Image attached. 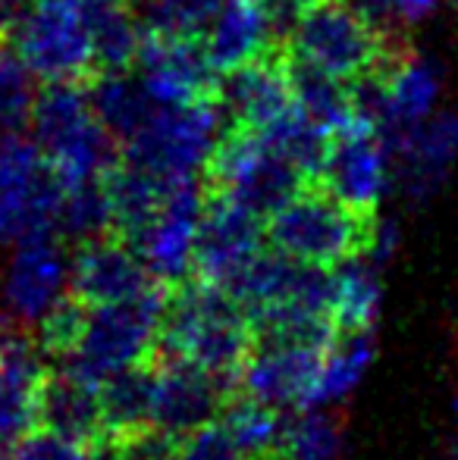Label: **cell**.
<instances>
[{
  "label": "cell",
  "mask_w": 458,
  "mask_h": 460,
  "mask_svg": "<svg viewBox=\"0 0 458 460\" xmlns=\"http://www.w3.org/2000/svg\"><path fill=\"white\" fill-rule=\"evenodd\" d=\"M251 341L255 332L242 304L220 285L189 276L166 295L154 358L189 360L232 385Z\"/></svg>",
  "instance_id": "cell-1"
},
{
  "label": "cell",
  "mask_w": 458,
  "mask_h": 460,
  "mask_svg": "<svg viewBox=\"0 0 458 460\" xmlns=\"http://www.w3.org/2000/svg\"><path fill=\"white\" fill-rule=\"evenodd\" d=\"M286 31L283 48L295 69L346 88L373 79L399 48L355 10L352 0H311Z\"/></svg>",
  "instance_id": "cell-2"
},
{
  "label": "cell",
  "mask_w": 458,
  "mask_h": 460,
  "mask_svg": "<svg viewBox=\"0 0 458 460\" xmlns=\"http://www.w3.org/2000/svg\"><path fill=\"white\" fill-rule=\"evenodd\" d=\"M373 223V213L352 210L324 185L308 179L264 219V238L292 261L330 270L348 257L367 254Z\"/></svg>",
  "instance_id": "cell-3"
},
{
  "label": "cell",
  "mask_w": 458,
  "mask_h": 460,
  "mask_svg": "<svg viewBox=\"0 0 458 460\" xmlns=\"http://www.w3.org/2000/svg\"><path fill=\"white\" fill-rule=\"evenodd\" d=\"M35 145L63 188L98 182L120 157L113 135L98 119L88 85L54 82L41 88L31 113Z\"/></svg>",
  "instance_id": "cell-4"
},
{
  "label": "cell",
  "mask_w": 458,
  "mask_h": 460,
  "mask_svg": "<svg viewBox=\"0 0 458 460\" xmlns=\"http://www.w3.org/2000/svg\"><path fill=\"white\" fill-rule=\"evenodd\" d=\"M164 285H157L132 301L88 307L79 339L60 358V369L98 385L120 369L151 360L164 316Z\"/></svg>",
  "instance_id": "cell-5"
},
{
  "label": "cell",
  "mask_w": 458,
  "mask_h": 460,
  "mask_svg": "<svg viewBox=\"0 0 458 460\" xmlns=\"http://www.w3.org/2000/svg\"><path fill=\"white\" fill-rule=\"evenodd\" d=\"M6 41L44 85H92L98 79L85 0H29Z\"/></svg>",
  "instance_id": "cell-6"
},
{
  "label": "cell",
  "mask_w": 458,
  "mask_h": 460,
  "mask_svg": "<svg viewBox=\"0 0 458 460\" xmlns=\"http://www.w3.org/2000/svg\"><path fill=\"white\" fill-rule=\"evenodd\" d=\"M202 172L208 191L238 200L264 219L301 182H308L264 135L238 126L217 135Z\"/></svg>",
  "instance_id": "cell-7"
},
{
  "label": "cell",
  "mask_w": 458,
  "mask_h": 460,
  "mask_svg": "<svg viewBox=\"0 0 458 460\" xmlns=\"http://www.w3.org/2000/svg\"><path fill=\"white\" fill-rule=\"evenodd\" d=\"M220 103H154L120 145V160L164 179H195L220 135Z\"/></svg>",
  "instance_id": "cell-8"
},
{
  "label": "cell",
  "mask_w": 458,
  "mask_h": 460,
  "mask_svg": "<svg viewBox=\"0 0 458 460\" xmlns=\"http://www.w3.org/2000/svg\"><path fill=\"white\" fill-rule=\"evenodd\" d=\"M63 185L35 141L0 138V242L57 232Z\"/></svg>",
  "instance_id": "cell-9"
},
{
  "label": "cell",
  "mask_w": 458,
  "mask_h": 460,
  "mask_svg": "<svg viewBox=\"0 0 458 460\" xmlns=\"http://www.w3.org/2000/svg\"><path fill=\"white\" fill-rule=\"evenodd\" d=\"M132 75L160 107L220 103V75L208 63L202 35H179L141 25Z\"/></svg>",
  "instance_id": "cell-10"
},
{
  "label": "cell",
  "mask_w": 458,
  "mask_h": 460,
  "mask_svg": "<svg viewBox=\"0 0 458 460\" xmlns=\"http://www.w3.org/2000/svg\"><path fill=\"white\" fill-rule=\"evenodd\" d=\"M390 151L380 138V126L367 110L327 135V151L314 182L324 185L358 213H377L390 185Z\"/></svg>",
  "instance_id": "cell-11"
},
{
  "label": "cell",
  "mask_w": 458,
  "mask_h": 460,
  "mask_svg": "<svg viewBox=\"0 0 458 460\" xmlns=\"http://www.w3.org/2000/svg\"><path fill=\"white\" fill-rule=\"evenodd\" d=\"M69 291V257L50 235L19 238L0 273V310L13 329H35Z\"/></svg>",
  "instance_id": "cell-12"
},
{
  "label": "cell",
  "mask_w": 458,
  "mask_h": 460,
  "mask_svg": "<svg viewBox=\"0 0 458 460\" xmlns=\"http://www.w3.org/2000/svg\"><path fill=\"white\" fill-rule=\"evenodd\" d=\"M202 207L204 191L195 179H179L166 191L164 204L154 210V217L126 238L151 279L164 288H173L192 276Z\"/></svg>",
  "instance_id": "cell-13"
},
{
  "label": "cell",
  "mask_w": 458,
  "mask_h": 460,
  "mask_svg": "<svg viewBox=\"0 0 458 460\" xmlns=\"http://www.w3.org/2000/svg\"><path fill=\"white\" fill-rule=\"evenodd\" d=\"M264 251V217L223 194L204 191L195 235L192 273L220 288H232L238 276Z\"/></svg>",
  "instance_id": "cell-14"
},
{
  "label": "cell",
  "mask_w": 458,
  "mask_h": 460,
  "mask_svg": "<svg viewBox=\"0 0 458 460\" xmlns=\"http://www.w3.org/2000/svg\"><path fill=\"white\" fill-rule=\"evenodd\" d=\"M324 348L327 341L255 335L248 358L238 369V382L248 398L264 401L276 411L286 407L311 411Z\"/></svg>",
  "instance_id": "cell-15"
},
{
  "label": "cell",
  "mask_w": 458,
  "mask_h": 460,
  "mask_svg": "<svg viewBox=\"0 0 458 460\" xmlns=\"http://www.w3.org/2000/svg\"><path fill=\"white\" fill-rule=\"evenodd\" d=\"M223 79L227 85H220V110L229 113V126L267 135L299 110L295 66L283 44Z\"/></svg>",
  "instance_id": "cell-16"
},
{
  "label": "cell",
  "mask_w": 458,
  "mask_h": 460,
  "mask_svg": "<svg viewBox=\"0 0 458 460\" xmlns=\"http://www.w3.org/2000/svg\"><path fill=\"white\" fill-rule=\"evenodd\" d=\"M157 288L135 248L116 232L82 238L69 261V295L85 307L120 304Z\"/></svg>",
  "instance_id": "cell-17"
},
{
  "label": "cell",
  "mask_w": 458,
  "mask_h": 460,
  "mask_svg": "<svg viewBox=\"0 0 458 460\" xmlns=\"http://www.w3.org/2000/svg\"><path fill=\"white\" fill-rule=\"evenodd\" d=\"M229 382L217 379L208 369L176 358H157L151 392V429L170 438L211 423L220 413Z\"/></svg>",
  "instance_id": "cell-18"
},
{
  "label": "cell",
  "mask_w": 458,
  "mask_h": 460,
  "mask_svg": "<svg viewBox=\"0 0 458 460\" xmlns=\"http://www.w3.org/2000/svg\"><path fill=\"white\" fill-rule=\"evenodd\" d=\"M48 379L44 351L25 329L4 326L0 335V448L16 445L38 426L41 388Z\"/></svg>",
  "instance_id": "cell-19"
},
{
  "label": "cell",
  "mask_w": 458,
  "mask_h": 460,
  "mask_svg": "<svg viewBox=\"0 0 458 460\" xmlns=\"http://www.w3.org/2000/svg\"><path fill=\"white\" fill-rule=\"evenodd\" d=\"M202 44L214 73L229 75L245 63L276 48V25L257 0H223L202 31Z\"/></svg>",
  "instance_id": "cell-20"
},
{
  "label": "cell",
  "mask_w": 458,
  "mask_h": 460,
  "mask_svg": "<svg viewBox=\"0 0 458 460\" xmlns=\"http://www.w3.org/2000/svg\"><path fill=\"white\" fill-rule=\"evenodd\" d=\"M38 423L44 429H54L60 436H69L76 442L98 448L104 445V417H101L98 385L79 379L57 367V373L48 369V379L41 388V407H38Z\"/></svg>",
  "instance_id": "cell-21"
},
{
  "label": "cell",
  "mask_w": 458,
  "mask_h": 460,
  "mask_svg": "<svg viewBox=\"0 0 458 460\" xmlns=\"http://www.w3.org/2000/svg\"><path fill=\"white\" fill-rule=\"evenodd\" d=\"M458 154V116H427L399 135L402 185L411 198H427L446 182V172Z\"/></svg>",
  "instance_id": "cell-22"
},
{
  "label": "cell",
  "mask_w": 458,
  "mask_h": 460,
  "mask_svg": "<svg viewBox=\"0 0 458 460\" xmlns=\"http://www.w3.org/2000/svg\"><path fill=\"white\" fill-rule=\"evenodd\" d=\"M151 392H154L151 360L126 367L98 382L101 417H104V432H107L104 445L151 426Z\"/></svg>",
  "instance_id": "cell-23"
},
{
  "label": "cell",
  "mask_w": 458,
  "mask_h": 460,
  "mask_svg": "<svg viewBox=\"0 0 458 460\" xmlns=\"http://www.w3.org/2000/svg\"><path fill=\"white\" fill-rule=\"evenodd\" d=\"M373 360V335L371 329H337L330 335L320 358L318 385H314L311 407H327L346 401L364 379Z\"/></svg>",
  "instance_id": "cell-24"
},
{
  "label": "cell",
  "mask_w": 458,
  "mask_h": 460,
  "mask_svg": "<svg viewBox=\"0 0 458 460\" xmlns=\"http://www.w3.org/2000/svg\"><path fill=\"white\" fill-rule=\"evenodd\" d=\"M377 263L367 254L330 267V320L337 329H371L380 310Z\"/></svg>",
  "instance_id": "cell-25"
},
{
  "label": "cell",
  "mask_w": 458,
  "mask_h": 460,
  "mask_svg": "<svg viewBox=\"0 0 458 460\" xmlns=\"http://www.w3.org/2000/svg\"><path fill=\"white\" fill-rule=\"evenodd\" d=\"M85 19L92 31L98 75L132 69L141 41V19L129 0H85Z\"/></svg>",
  "instance_id": "cell-26"
},
{
  "label": "cell",
  "mask_w": 458,
  "mask_h": 460,
  "mask_svg": "<svg viewBox=\"0 0 458 460\" xmlns=\"http://www.w3.org/2000/svg\"><path fill=\"white\" fill-rule=\"evenodd\" d=\"M223 423V429L242 445L255 460H276L283 451V438H286V420L280 417V411L257 398H238L229 401L223 407V413H217Z\"/></svg>",
  "instance_id": "cell-27"
},
{
  "label": "cell",
  "mask_w": 458,
  "mask_h": 460,
  "mask_svg": "<svg viewBox=\"0 0 458 460\" xmlns=\"http://www.w3.org/2000/svg\"><path fill=\"white\" fill-rule=\"evenodd\" d=\"M38 79L10 41H0V138L22 135L31 126L38 101Z\"/></svg>",
  "instance_id": "cell-28"
},
{
  "label": "cell",
  "mask_w": 458,
  "mask_h": 460,
  "mask_svg": "<svg viewBox=\"0 0 458 460\" xmlns=\"http://www.w3.org/2000/svg\"><path fill=\"white\" fill-rule=\"evenodd\" d=\"M276 460H343L339 426L324 413H308L286 426L283 451Z\"/></svg>",
  "instance_id": "cell-29"
},
{
  "label": "cell",
  "mask_w": 458,
  "mask_h": 460,
  "mask_svg": "<svg viewBox=\"0 0 458 460\" xmlns=\"http://www.w3.org/2000/svg\"><path fill=\"white\" fill-rule=\"evenodd\" d=\"M352 4L373 29L396 41L409 29L427 22L440 6V0H352Z\"/></svg>",
  "instance_id": "cell-30"
},
{
  "label": "cell",
  "mask_w": 458,
  "mask_h": 460,
  "mask_svg": "<svg viewBox=\"0 0 458 460\" xmlns=\"http://www.w3.org/2000/svg\"><path fill=\"white\" fill-rule=\"evenodd\" d=\"M223 0H148L145 29L179 31V35H202Z\"/></svg>",
  "instance_id": "cell-31"
},
{
  "label": "cell",
  "mask_w": 458,
  "mask_h": 460,
  "mask_svg": "<svg viewBox=\"0 0 458 460\" xmlns=\"http://www.w3.org/2000/svg\"><path fill=\"white\" fill-rule=\"evenodd\" d=\"M173 460H255L236 438L223 429L220 420L198 426V429L185 432L183 438H176L173 448Z\"/></svg>",
  "instance_id": "cell-32"
},
{
  "label": "cell",
  "mask_w": 458,
  "mask_h": 460,
  "mask_svg": "<svg viewBox=\"0 0 458 460\" xmlns=\"http://www.w3.org/2000/svg\"><path fill=\"white\" fill-rule=\"evenodd\" d=\"M10 460H94L92 448L54 429H31L16 442Z\"/></svg>",
  "instance_id": "cell-33"
},
{
  "label": "cell",
  "mask_w": 458,
  "mask_h": 460,
  "mask_svg": "<svg viewBox=\"0 0 458 460\" xmlns=\"http://www.w3.org/2000/svg\"><path fill=\"white\" fill-rule=\"evenodd\" d=\"M257 4L267 10V16L274 19L276 29H289V25H292V19L299 16V13L311 4V0H257Z\"/></svg>",
  "instance_id": "cell-34"
},
{
  "label": "cell",
  "mask_w": 458,
  "mask_h": 460,
  "mask_svg": "<svg viewBox=\"0 0 458 460\" xmlns=\"http://www.w3.org/2000/svg\"><path fill=\"white\" fill-rule=\"evenodd\" d=\"M25 4H29V0H0V41L10 38L13 25H16V19L22 16Z\"/></svg>",
  "instance_id": "cell-35"
},
{
  "label": "cell",
  "mask_w": 458,
  "mask_h": 460,
  "mask_svg": "<svg viewBox=\"0 0 458 460\" xmlns=\"http://www.w3.org/2000/svg\"><path fill=\"white\" fill-rule=\"evenodd\" d=\"M101 451H104V448H101ZM101 460H120V457L111 455V451H104V457H101Z\"/></svg>",
  "instance_id": "cell-36"
},
{
  "label": "cell",
  "mask_w": 458,
  "mask_h": 460,
  "mask_svg": "<svg viewBox=\"0 0 458 460\" xmlns=\"http://www.w3.org/2000/svg\"><path fill=\"white\" fill-rule=\"evenodd\" d=\"M455 460H458V426H455Z\"/></svg>",
  "instance_id": "cell-37"
},
{
  "label": "cell",
  "mask_w": 458,
  "mask_h": 460,
  "mask_svg": "<svg viewBox=\"0 0 458 460\" xmlns=\"http://www.w3.org/2000/svg\"><path fill=\"white\" fill-rule=\"evenodd\" d=\"M0 460H10V457H6V455H4V448H0Z\"/></svg>",
  "instance_id": "cell-38"
},
{
  "label": "cell",
  "mask_w": 458,
  "mask_h": 460,
  "mask_svg": "<svg viewBox=\"0 0 458 460\" xmlns=\"http://www.w3.org/2000/svg\"><path fill=\"white\" fill-rule=\"evenodd\" d=\"M4 326H6V323H4V320H0V335H4Z\"/></svg>",
  "instance_id": "cell-39"
},
{
  "label": "cell",
  "mask_w": 458,
  "mask_h": 460,
  "mask_svg": "<svg viewBox=\"0 0 458 460\" xmlns=\"http://www.w3.org/2000/svg\"><path fill=\"white\" fill-rule=\"evenodd\" d=\"M453 4H455V10H458V0H453Z\"/></svg>",
  "instance_id": "cell-40"
}]
</instances>
